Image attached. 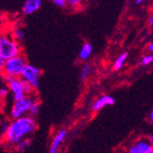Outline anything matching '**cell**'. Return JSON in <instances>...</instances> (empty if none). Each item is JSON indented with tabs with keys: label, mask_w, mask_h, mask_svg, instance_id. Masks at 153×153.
Segmentation results:
<instances>
[{
	"label": "cell",
	"mask_w": 153,
	"mask_h": 153,
	"mask_svg": "<svg viewBox=\"0 0 153 153\" xmlns=\"http://www.w3.org/2000/svg\"><path fill=\"white\" fill-rule=\"evenodd\" d=\"M37 129V122L30 115H26L13 119L4 132V140L10 146H15L18 142L31 135Z\"/></svg>",
	"instance_id": "1"
},
{
	"label": "cell",
	"mask_w": 153,
	"mask_h": 153,
	"mask_svg": "<svg viewBox=\"0 0 153 153\" xmlns=\"http://www.w3.org/2000/svg\"><path fill=\"white\" fill-rule=\"evenodd\" d=\"M22 51L20 43L11 35L0 34V55L6 60L20 54Z\"/></svg>",
	"instance_id": "2"
},
{
	"label": "cell",
	"mask_w": 153,
	"mask_h": 153,
	"mask_svg": "<svg viewBox=\"0 0 153 153\" xmlns=\"http://www.w3.org/2000/svg\"><path fill=\"white\" fill-rule=\"evenodd\" d=\"M26 64L27 60L24 55L20 53L17 55V56H14L12 58L6 60V63L2 74L11 77H20Z\"/></svg>",
	"instance_id": "3"
},
{
	"label": "cell",
	"mask_w": 153,
	"mask_h": 153,
	"mask_svg": "<svg viewBox=\"0 0 153 153\" xmlns=\"http://www.w3.org/2000/svg\"><path fill=\"white\" fill-rule=\"evenodd\" d=\"M36 98L33 94H26L23 98L14 101V104L10 110V117L12 119H16L20 117L29 115L30 109Z\"/></svg>",
	"instance_id": "4"
},
{
	"label": "cell",
	"mask_w": 153,
	"mask_h": 153,
	"mask_svg": "<svg viewBox=\"0 0 153 153\" xmlns=\"http://www.w3.org/2000/svg\"><path fill=\"white\" fill-rule=\"evenodd\" d=\"M2 79L6 82L7 87L12 93L13 100H19L26 95L23 90V80L20 77H11L2 74Z\"/></svg>",
	"instance_id": "5"
},
{
	"label": "cell",
	"mask_w": 153,
	"mask_h": 153,
	"mask_svg": "<svg viewBox=\"0 0 153 153\" xmlns=\"http://www.w3.org/2000/svg\"><path fill=\"white\" fill-rule=\"evenodd\" d=\"M41 75V71L39 69L32 64L27 63L24 67L22 74L20 75V78L24 81L29 82L30 85L33 86L35 90L39 88V77Z\"/></svg>",
	"instance_id": "6"
},
{
	"label": "cell",
	"mask_w": 153,
	"mask_h": 153,
	"mask_svg": "<svg viewBox=\"0 0 153 153\" xmlns=\"http://www.w3.org/2000/svg\"><path fill=\"white\" fill-rule=\"evenodd\" d=\"M42 4V0H26L22 6V12L25 15H31L38 11Z\"/></svg>",
	"instance_id": "7"
},
{
	"label": "cell",
	"mask_w": 153,
	"mask_h": 153,
	"mask_svg": "<svg viewBox=\"0 0 153 153\" xmlns=\"http://www.w3.org/2000/svg\"><path fill=\"white\" fill-rule=\"evenodd\" d=\"M114 104H115L114 97L110 96V95H103V96L99 97L97 100L94 101L92 108L94 112H97V111L101 110L102 108H104L107 105H112Z\"/></svg>",
	"instance_id": "8"
},
{
	"label": "cell",
	"mask_w": 153,
	"mask_h": 153,
	"mask_svg": "<svg viewBox=\"0 0 153 153\" xmlns=\"http://www.w3.org/2000/svg\"><path fill=\"white\" fill-rule=\"evenodd\" d=\"M130 153H153V147L147 141H138L129 149Z\"/></svg>",
	"instance_id": "9"
},
{
	"label": "cell",
	"mask_w": 153,
	"mask_h": 153,
	"mask_svg": "<svg viewBox=\"0 0 153 153\" xmlns=\"http://www.w3.org/2000/svg\"><path fill=\"white\" fill-rule=\"evenodd\" d=\"M66 135H67V132L63 129L60 130L55 137H53V140L51 141V147H50V152L51 153H55L57 152L59 147L61 146V144L63 142V140H65L66 137Z\"/></svg>",
	"instance_id": "10"
},
{
	"label": "cell",
	"mask_w": 153,
	"mask_h": 153,
	"mask_svg": "<svg viewBox=\"0 0 153 153\" xmlns=\"http://www.w3.org/2000/svg\"><path fill=\"white\" fill-rule=\"evenodd\" d=\"M93 53V46L89 42L83 43L80 52H79V59L81 61H86L90 58V56Z\"/></svg>",
	"instance_id": "11"
},
{
	"label": "cell",
	"mask_w": 153,
	"mask_h": 153,
	"mask_svg": "<svg viewBox=\"0 0 153 153\" xmlns=\"http://www.w3.org/2000/svg\"><path fill=\"white\" fill-rule=\"evenodd\" d=\"M11 36L15 39L17 41L20 42V41H22L24 39V38H25V32H24L23 29H21L20 27H16L15 29L12 30Z\"/></svg>",
	"instance_id": "12"
},
{
	"label": "cell",
	"mask_w": 153,
	"mask_h": 153,
	"mask_svg": "<svg viewBox=\"0 0 153 153\" xmlns=\"http://www.w3.org/2000/svg\"><path fill=\"white\" fill-rule=\"evenodd\" d=\"M30 140H27V137H26V138H24V140H20L19 142H18L14 147L16 148L17 151L22 152V151H25L27 148L30 147Z\"/></svg>",
	"instance_id": "13"
},
{
	"label": "cell",
	"mask_w": 153,
	"mask_h": 153,
	"mask_svg": "<svg viewBox=\"0 0 153 153\" xmlns=\"http://www.w3.org/2000/svg\"><path fill=\"white\" fill-rule=\"evenodd\" d=\"M127 58H128V53L127 52H124V53H122L120 55V56H118L117 58V60H116L115 64H114V69H115V70H119V69L123 66L124 62H126Z\"/></svg>",
	"instance_id": "14"
},
{
	"label": "cell",
	"mask_w": 153,
	"mask_h": 153,
	"mask_svg": "<svg viewBox=\"0 0 153 153\" xmlns=\"http://www.w3.org/2000/svg\"><path fill=\"white\" fill-rule=\"evenodd\" d=\"M90 71H91V66L89 63H86L83 65V67L82 68V70H81V74H80V78L81 80H85L89 74H90Z\"/></svg>",
	"instance_id": "15"
},
{
	"label": "cell",
	"mask_w": 153,
	"mask_h": 153,
	"mask_svg": "<svg viewBox=\"0 0 153 153\" xmlns=\"http://www.w3.org/2000/svg\"><path fill=\"white\" fill-rule=\"evenodd\" d=\"M23 90H24L25 94H34L36 91L29 82L24 81V80H23Z\"/></svg>",
	"instance_id": "16"
},
{
	"label": "cell",
	"mask_w": 153,
	"mask_h": 153,
	"mask_svg": "<svg viewBox=\"0 0 153 153\" xmlns=\"http://www.w3.org/2000/svg\"><path fill=\"white\" fill-rule=\"evenodd\" d=\"M66 4L73 9H76L82 7V0H66Z\"/></svg>",
	"instance_id": "17"
},
{
	"label": "cell",
	"mask_w": 153,
	"mask_h": 153,
	"mask_svg": "<svg viewBox=\"0 0 153 153\" xmlns=\"http://www.w3.org/2000/svg\"><path fill=\"white\" fill-rule=\"evenodd\" d=\"M39 111V103L37 100H35V101L33 102V104L31 105V106H30V109L29 115H30V116L34 117V116L38 115Z\"/></svg>",
	"instance_id": "18"
},
{
	"label": "cell",
	"mask_w": 153,
	"mask_h": 153,
	"mask_svg": "<svg viewBox=\"0 0 153 153\" xmlns=\"http://www.w3.org/2000/svg\"><path fill=\"white\" fill-rule=\"evenodd\" d=\"M51 1L56 5L57 7H62V8H63V7H65L66 6H67V4H66V0H51Z\"/></svg>",
	"instance_id": "19"
},
{
	"label": "cell",
	"mask_w": 153,
	"mask_h": 153,
	"mask_svg": "<svg viewBox=\"0 0 153 153\" xmlns=\"http://www.w3.org/2000/svg\"><path fill=\"white\" fill-rule=\"evenodd\" d=\"M8 88L7 87H3V88H0V97L1 98H6L8 94Z\"/></svg>",
	"instance_id": "20"
},
{
	"label": "cell",
	"mask_w": 153,
	"mask_h": 153,
	"mask_svg": "<svg viewBox=\"0 0 153 153\" xmlns=\"http://www.w3.org/2000/svg\"><path fill=\"white\" fill-rule=\"evenodd\" d=\"M151 62H153V57L150 56V55H148V56L144 57L142 60V64H144V65H148Z\"/></svg>",
	"instance_id": "21"
},
{
	"label": "cell",
	"mask_w": 153,
	"mask_h": 153,
	"mask_svg": "<svg viewBox=\"0 0 153 153\" xmlns=\"http://www.w3.org/2000/svg\"><path fill=\"white\" fill-rule=\"evenodd\" d=\"M6 63V59H4L1 55H0V73H2L4 70V66Z\"/></svg>",
	"instance_id": "22"
},
{
	"label": "cell",
	"mask_w": 153,
	"mask_h": 153,
	"mask_svg": "<svg viewBox=\"0 0 153 153\" xmlns=\"http://www.w3.org/2000/svg\"><path fill=\"white\" fill-rule=\"evenodd\" d=\"M149 25H150V26H153V17L149 18Z\"/></svg>",
	"instance_id": "23"
},
{
	"label": "cell",
	"mask_w": 153,
	"mask_h": 153,
	"mask_svg": "<svg viewBox=\"0 0 153 153\" xmlns=\"http://www.w3.org/2000/svg\"><path fill=\"white\" fill-rule=\"evenodd\" d=\"M149 50L150 51H153V43H151V44L149 46Z\"/></svg>",
	"instance_id": "24"
},
{
	"label": "cell",
	"mask_w": 153,
	"mask_h": 153,
	"mask_svg": "<svg viewBox=\"0 0 153 153\" xmlns=\"http://www.w3.org/2000/svg\"><path fill=\"white\" fill-rule=\"evenodd\" d=\"M149 141L151 142V144H153V135H151V136L149 137Z\"/></svg>",
	"instance_id": "25"
},
{
	"label": "cell",
	"mask_w": 153,
	"mask_h": 153,
	"mask_svg": "<svg viewBox=\"0 0 153 153\" xmlns=\"http://www.w3.org/2000/svg\"><path fill=\"white\" fill-rule=\"evenodd\" d=\"M150 119H151V121L153 123V110H152V112L150 113Z\"/></svg>",
	"instance_id": "26"
},
{
	"label": "cell",
	"mask_w": 153,
	"mask_h": 153,
	"mask_svg": "<svg viewBox=\"0 0 153 153\" xmlns=\"http://www.w3.org/2000/svg\"><path fill=\"white\" fill-rule=\"evenodd\" d=\"M142 1H144V0H137V4H140Z\"/></svg>",
	"instance_id": "27"
},
{
	"label": "cell",
	"mask_w": 153,
	"mask_h": 153,
	"mask_svg": "<svg viewBox=\"0 0 153 153\" xmlns=\"http://www.w3.org/2000/svg\"><path fill=\"white\" fill-rule=\"evenodd\" d=\"M1 19H2V15L0 14V22H1Z\"/></svg>",
	"instance_id": "28"
},
{
	"label": "cell",
	"mask_w": 153,
	"mask_h": 153,
	"mask_svg": "<svg viewBox=\"0 0 153 153\" xmlns=\"http://www.w3.org/2000/svg\"><path fill=\"white\" fill-rule=\"evenodd\" d=\"M2 78V73H0V79Z\"/></svg>",
	"instance_id": "29"
}]
</instances>
